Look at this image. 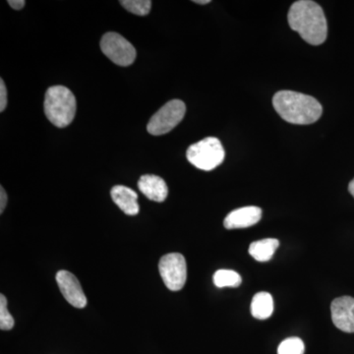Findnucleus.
<instances>
[{"instance_id": "1a4fd4ad", "label": "nucleus", "mask_w": 354, "mask_h": 354, "mask_svg": "<svg viewBox=\"0 0 354 354\" xmlns=\"http://www.w3.org/2000/svg\"><path fill=\"white\" fill-rule=\"evenodd\" d=\"M333 323L344 333H354V298H335L330 305Z\"/></svg>"}, {"instance_id": "4be33fe9", "label": "nucleus", "mask_w": 354, "mask_h": 354, "mask_svg": "<svg viewBox=\"0 0 354 354\" xmlns=\"http://www.w3.org/2000/svg\"><path fill=\"white\" fill-rule=\"evenodd\" d=\"M348 191L349 193H351V194L353 195L354 198V178L353 179V180L351 181V183H349Z\"/></svg>"}, {"instance_id": "5701e85b", "label": "nucleus", "mask_w": 354, "mask_h": 354, "mask_svg": "<svg viewBox=\"0 0 354 354\" xmlns=\"http://www.w3.org/2000/svg\"><path fill=\"white\" fill-rule=\"evenodd\" d=\"M194 3L201 4V6H205V4L211 3V0H195Z\"/></svg>"}, {"instance_id": "a211bd4d", "label": "nucleus", "mask_w": 354, "mask_h": 354, "mask_svg": "<svg viewBox=\"0 0 354 354\" xmlns=\"http://www.w3.org/2000/svg\"><path fill=\"white\" fill-rule=\"evenodd\" d=\"M14 327V318L7 308V299L3 295H0V329L10 330Z\"/></svg>"}, {"instance_id": "9b49d317", "label": "nucleus", "mask_w": 354, "mask_h": 354, "mask_svg": "<svg viewBox=\"0 0 354 354\" xmlns=\"http://www.w3.org/2000/svg\"><path fill=\"white\" fill-rule=\"evenodd\" d=\"M138 188L149 200L153 202H164L169 194V188L164 179L153 174L141 176Z\"/></svg>"}, {"instance_id": "f257e3e1", "label": "nucleus", "mask_w": 354, "mask_h": 354, "mask_svg": "<svg viewBox=\"0 0 354 354\" xmlns=\"http://www.w3.org/2000/svg\"><path fill=\"white\" fill-rule=\"evenodd\" d=\"M288 24L312 46H319L328 36V24L323 8L312 0H299L290 6Z\"/></svg>"}, {"instance_id": "6e6552de", "label": "nucleus", "mask_w": 354, "mask_h": 354, "mask_svg": "<svg viewBox=\"0 0 354 354\" xmlns=\"http://www.w3.org/2000/svg\"><path fill=\"white\" fill-rule=\"evenodd\" d=\"M57 283L66 301L75 308H85L87 297L78 279L68 271H59L57 274Z\"/></svg>"}, {"instance_id": "9d476101", "label": "nucleus", "mask_w": 354, "mask_h": 354, "mask_svg": "<svg viewBox=\"0 0 354 354\" xmlns=\"http://www.w3.org/2000/svg\"><path fill=\"white\" fill-rule=\"evenodd\" d=\"M261 218H262V209L259 207H243L228 214L225 216L223 225L227 230L246 228L259 223Z\"/></svg>"}, {"instance_id": "f8f14e48", "label": "nucleus", "mask_w": 354, "mask_h": 354, "mask_svg": "<svg viewBox=\"0 0 354 354\" xmlns=\"http://www.w3.org/2000/svg\"><path fill=\"white\" fill-rule=\"evenodd\" d=\"M113 202L128 216L138 215L140 207L138 195L131 188L123 185H115L111 191Z\"/></svg>"}, {"instance_id": "6ab92c4d", "label": "nucleus", "mask_w": 354, "mask_h": 354, "mask_svg": "<svg viewBox=\"0 0 354 354\" xmlns=\"http://www.w3.org/2000/svg\"><path fill=\"white\" fill-rule=\"evenodd\" d=\"M7 106V88L4 81L0 79V111L3 113Z\"/></svg>"}, {"instance_id": "f03ea898", "label": "nucleus", "mask_w": 354, "mask_h": 354, "mask_svg": "<svg viewBox=\"0 0 354 354\" xmlns=\"http://www.w3.org/2000/svg\"><path fill=\"white\" fill-rule=\"evenodd\" d=\"M272 106L283 120L292 124H312L323 113L315 97L293 91H279L272 97Z\"/></svg>"}, {"instance_id": "f3484780", "label": "nucleus", "mask_w": 354, "mask_h": 354, "mask_svg": "<svg viewBox=\"0 0 354 354\" xmlns=\"http://www.w3.org/2000/svg\"><path fill=\"white\" fill-rule=\"evenodd\" d=\"M304 342L299 337H288L279 346L278 354H304Z\"/></svg>"}, {"instance_id": "2eb2a0df", "label": "nucleus", "mask_w": 354, "mask_h": 354, "mask_svg": "<svg viewBox=\"0 0 354 354\" xmlns=\"http://www.w3.org/2000/svg\"><path fill=\"white\" fill-rule=\"evenodd\" d=\"M214 283L216 288H239L241 285L242 279L239 272L232 270H218L213 277Z\"/></svg>"}, {"instance_id": "20e7f679", "label": "nucleus", "mask_w": 354, "mask_h": 354, "mask_svg": "<svg viewBox=\"0 0 354 354\" xmlns=\"http://www.w3.org/2000/svg\"><path fill=\"white\" fill-rule=\"evenodd\" d=\"M186 157L190 164L197 169L209 171L223 162L225 152L220 140L215 137H207L191 145L186 153Z\"/></svg>"}, {"instance_id": "dca6fc26", "label": "nucleus", "mask_w": 354, "mask_h": 354, "mask_svg": "<svg viewBox=\"0 0 354 354\" xmlns=\"http://www.w3.org/2000/svg\"><path fill=\"white\" fill-rule=\"evenodd\" d=\"M120 4L129 12L138 16L148 15L152 7L151 0H123Z\"/></svg>"}, {"instance_id": "39448f33", "label": "nucleus", "mask_w": 354, "mask_h": 354, "mask_svg": "<svg viewBox=\"0 0 354 354\" xmlns=\"http://www.w3.org/2000/svg\"><path fill=\"white\" fill-rule=\"evenodd\" d=\"M185 113V104L180 100H172L153 114L147 130L153 136L167 134L181 122Z\"/></svg>"}, {"instance_id": "7ed1b4c3", "label": "nucleus", "mask_w": 354, "mask_h": 354, "mask_svg": "<svg viewBox=\"0 0 354 354\" xmlns=\"http://www.w3.org/2000/svg\"><path fill=\"white\" fill-rule=\"evenodd\" d=\"M77 104L75 95L64 86H53L48 88L44 99V113L57 127L64 128L75 118Z\"/></svg>"}, {"instance_id": "423d86ee", "label": "nucleus", "mask_w": 354, "mask_h": 354, "mask_svg": "<svg viewBox=\"0 0 354 354\" xmlns=\"http://www.w3.org/2000/svg\"><path fill=\"white\" fill-rule=\"evenodd\" d=\"M160 274L165 286L171 291L183 290L187 279V265L180 253H169L162 256L158 263Z\"/></svg>"}, {"instance_id": "0eeeda50", "label": "nucleus", "mask_w": 354, "mask_h": 354, "mask_svg": "<svg viewBox=\"0 0 354 354\" xmlns=\"http://www.w3.org/2000/svg\"><path fill=\"white\" fill-rule=\"evenodd\" d=\"M102 53L113 64L127 67L136 59V50L132 44L118 32H106L101 41Z\"/></svg>"}, {"instance_id": "ddd939ff", "label": "nucleus", "mask_w": 354, "mask_h": 354, "mask_svg": "<svg viewBox=\"0 0 354 354\" xmlns=\"http://www.w3.org/2000/svg\"><path fill=\"white\" fill-rule=\"evenodd\" d=\"M274 312V299L269 292L261 291L254 295L251 302V314L254 318L266 320Z\"/></svg>"}, {"instance_id": "4468645a", "label": "nucleus", "mask_w": 354, "mask_h": 354, "mask_svg": "<svg viewBox=\"0 0 354 354\" xmlns=\"http://www.w3.org/2000/svg\"><path fill=\"white\" fill-rule=\"evenodd\" d=\"M278 239H266L252 242L249 246V254L258 262H268L272 259L277 249L279 248Z\"/></svg>"}, {"instance_id": "412c9836", "label": "nucleus", "mask_w": 354, "mask_h": 354, "mask_svg": "<svg viewBox=\"0 0 354 354\" xmlns=\"http://www.w3.org/2000/svg\"><path fill=\"white\" fill-rule=\"evenodd\" d=\"M8 4L15 10H21L25 6L24 0H8Z\"/></svg>"}, {"instance_id": "aec40b11", "label": "nucleus", "mask_w": 354, "mask_h": 354, "mask_svg": "<svg viewBox=\"0 0 354 354\" xmlns=\"http://www.w3.org/2000/svg\"><path fill=\"white\" fill-rule=\"evenodd\" d=\"M7 201H8V198H7L6 191L1 186L0 187V213H3L6 209Z\"/></svg>"}]
</instances>
